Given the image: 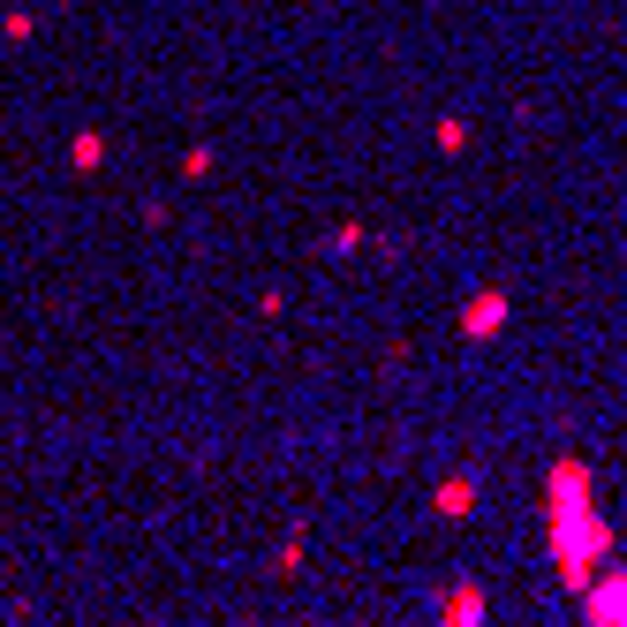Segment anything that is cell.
Wrapping results in <instances>:
<instances>
[{"label":"cell","mask_w":627,"mask_h":627,"mask_svg":"<svg viewBox=\"0 0 627 627\" xmlns=\"http://www.w3.org/2000/svg\"><path fill=\"white\" fill-rule=\"evenodd\" d=\"M575 597H583V620L589 627H627V567H620V559H605Z\"/></svg>","instance_id":"2"},{"label":"cell","mask_w":627,"mask_h":627,"mask_svg":"<svg viewBox=\"0 0 627 627\" xmlns=\"http://www.w3.org/2000/svg\"><path fill=\"white\" fill-rule=\"evenodd\" d=\"M506 326V295L500 288H484V295H469V302H461V333L469 340H492Z\"/></svg>","instance_id":"3"},{"label":"cell","mask_w":627,"mask_h":627,"mask_svg":"<svg viewBox=\"0 0 627 627\" xmlns=\"http://www.w3.org/2000/svg\"><path fill=\"white\" fill-rule=\"evenodd\" d=\"M544 537H552V567H559L567 589H583L613 559V522L589 500V461L583 454H559L552 476H544Z\"/></svg>","instance_id":"1"},{"label":"cell","mask_w":627,"mask_h":627,"mask_svg":"<svg viewBox=\"0 0 627 627\" xmlns=\"http://www.w3.org/2000/svg\"><path fill=\"white\" fill-rule=\"evenodd\" d=\"M431 506H439V514H446V522H461V514H469V506H476V476H446V484H439V492H431Z\"/></svg>","instance_id":"5"},{"label":"cell","mask_w":627,"mask_h":627,"mask_svg":"<svg viewBox=\"0 0 627 627\" xmlns=\"http://www.w3.org/2000/svg\"><path fill=\"white\" fill-rule=\"evenodd\" d=\"M439 620L446 627H476L484 620V583H454L446 589V605H439Z\"/></svg>","instance_id":"4"},{"label":"cell","mask_w":627,"mask_h":627,"mask_svg":"<svg viewBox=\"0 0 627 627\" xmlns=\"http://www.w3.org/2000/svg\"><path fill=\"white\" fill-rule=\"evenodd\" d=\"M99 160H106V136H99V129H84V136H76V144H69V167H99Z\"/></svg>","instance_id":"6"},{"label":"cell","mask_w":627,"mask_h":627,"mask_svg":"<svg viewBox=\"0 0 627 627\" xmlns=\"http://www.w3.org/2000/svg\"><path fill=\"white\" fill-rule=\"evenodd\" d=\"M295 567H302V530H295V537L273 552V575H295Z\"/></svg>","instance_id":"10"},{"label":"cell","mask_w":627,"mask_h":627,"mask_svg":"<svg viewBox=\"0 0 627 627\" xmlns=\"http://www.w3.org/2000/svg\"><path fill=\"white\" fill-rule=\"evenodd\" d=\"M363 243H371V227H363V219H340L333 235H326V250H363Z\"/></svg>","instance_id":"8"},{"label":"cell","mask_w":627,"mask_h":627,"mask_svg":"<svg viewBox=\"0 0 627 627\" xmlns=\"http://www.w3.org/2000/svg\"><path fill=\"white\" fill-rule=\"evenodd\" d=\"M431 136H439V152H446V160H454V152H469V122H461V114L431 122Z\"/></svg>","instance_id":"7"},{"label":"cell","mask_w":627,"mask_h":627,"mask_svg":"<svg viewBox=\"0 0 627 627\" xmlns=\"http://www.w3.org/2000/svg\"><path fill=\"white\" fill-rule=\"evenodd\" d=\"M212 174V144H189V152H182V182H205Z\"/></svg>","instance_id":"9"}]
</instances>
